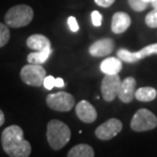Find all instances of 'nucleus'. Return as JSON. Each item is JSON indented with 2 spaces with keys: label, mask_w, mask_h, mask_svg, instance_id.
<instances>
[{
  "label": "nucleus",
  "mask_w": 157,
  "mask_h": 157,
  "mask_svg": "<svg viewBox=\"0 0 157 157\" xmlns=\"http://www.w3.org/2000/svg\"><path fill=\"white\" fill-rule=\"evenodd\" d=\"M1 144L4 152L10 157H28L32 152L30 142L24 138L23 128L17 124L4 128L1 134Z\"/></svg>",
  "instance_id": "nucleus-1"
},
{
  "label": "nucleus",
  "mask_w": 157,
  "mask_h": 157,
  "mask_svg": "<svg viewBox=\"0 0 157 157\" xmlns=\"http://www.w3.org/2000/svg\"><path fill=\"white\" fill-rule=\"evenodd\" d=\"M121 80L118 74L117 75H105L101 83V93L103 99L106 102H111L118 96L121 89Z\"/></svg>",
  "instance_id": "nucleus-7"
},
{
  "label": "nucleus",
  "mask_w": 157,
  "mask_h": 157,
  "mask_svg": "<svg viewBox=\"0 0 157 157\" xmlns=\"http://www.w3.org/2000/svg\"><path fill=\"white\" fill-rule=\"evenodd\" d=\"M136 80L133 77L125 78L124 81H121V89L118 92V98L121 102L130 103L135 98V93H136Z\"/></svg>",
  "instance_id": "nucleus-12"
},
{
  "label": "nucleus",
  "mask_w": 157,
  "mask_h": 157,
  "mask_svg": "<svg viewBox=\"0 0 157 157\" xmlns=\"http://www.w3.org/2000/svg\"><path fill=\"white\" fill-rule=\"evenodd\" d=\"M43 86L47 90H52L55 87V78L52 76H46L45 80H44Z\"/></svg>",
  "instance_id": "nucleus-23"
},
{
  "label": "nucleus",
  "mask_w": 157,
  "mask_h": 157,
  "mask_svg": "<svg viewBox=\"0 0 157 157\" xmlns=\"http://www.w3.org/2000/svg\"><path fill=\"white\" fill-rule=\"evenodd\" d=\"M115 47L114 41L110 38H104L95 41L89 47L90 55L94 57H103L113 52Z\"/></svg>",
  "instance_id": "nucleus-10"
},
{
  "label": "nucleus",
  "mask_w": 157,
  "mask_h": 157,
  "mask_svg": "<svg viewBox=\"0 0 157 157\" xmlns=\"http://www.w3.org/2000/svg\"><path fill=\"white\" fill-rule=\"evenodd\" d=\"M122 68V62L118 57H108L100 64V70L105 75H117Z\"/></svg>",
  "instance_id": "nucleus-15"
},
{
  "label": "nucleus",
  "mask_w": 157,
  "mask_h": 157,
  "mask_svg": "<svg viewBox=\"0 0 157 157\" xmlns=\"http://www.w3.org/2000/svg\"><path fill=\"white\" fill-rule=\"evenodd\" d=\"M145 23L149 28H152V29L157 28V7L153 8V10H151L146 15Z\"/></svg>",
  "instance_id": "nucleus-20"
},
{
  "label": "nucleus",
  "mask_w": 157,
  "mask_h": 157,
  "mask_svg": "<svg viewBox=\"0 0 157 157\" xmlns=\"http://www.w3.org/2000/svg\"><path fill=\"white\" fill-rule=\"evenodd\" d=\"M151 5H152V7H153V8H156V7H157V0H155V1H153V2L151 3Z\"/></svg>",
  "instance_id": "nucleus-28"
},
{
  "label": "nucleus",
  "mask_w": 157,
  "mask_h": 157,
  "mask_svg": "<svg viewBox=\"0 0 157 157\" xmlns=\"http://www.w3.org/2000/svg\"><path fill=\"white\" fill-rule=\"evenodd\" d=\"M27 46L28 48L34 50V51H40V50H45L51 48V42L46 36L41 35V34H34L27 39Z\"/></svg>",
  "instance_id": "nucleus-14"
},
{
  "label": "nucleus",
  "mask_w": 157,
  "mask_h": 157,
  "mask_svg": "<svg viewBox=\"0 0 157 157\" xmlns=\"http://www.w3.org/2000/svg\"><path fill=\"white\" fill-rule=\"evenodd\" d=\"M122 130L121 121L117 118H110L96 128L95 135L100 140L108 141L117 137Z\"/></svg>",
  "instance_id": "nucleus-9"
},
{
  "label": "nucleus",
  "mask_w": 157,
  "mask_h": 157,
  "mask_svg": "<svg viewBox=\"0 0 157 157\" xmlns=\"http://www.w3.org/2000/svg\"><path fill=\"white\" fill-rule=\"evenodd\" d=\"M157 96V91L152 87H142L136 90L135 98L141 102L153 101Z\"/></svg>",
  "instance_id": "nucleus-17"
},
{
  "label": "nucleus",
  "mask_w": 157,
  "mask_h": 157,
  "mask_svg": "<svg viewBox=\"0 0 157 157\" xmlns=\"http://www.w3.org/2000/svg\"><path fill=\"white\" fill-rule=\"evenodd\" d=\"M71 136V128L58 119H52L47 124V141L53 150H60L63 148L70 142Z\"/></svg>",
  "instance_id": "nucleus-2"
},
{
  "label": "nucleus",
  "mask_w": 157,
  "mask_h": 157,
  "mask_svg": "<svg viewBox=\"0 0 157 157\" xmlns=\"http://www.w3.org/2000/svg\"><path fill=\"white\" fill-rule=\"evenodd\" d=\"M97 5L101 6V7H109L114 3L115 0H94Z\"/></svg>",
  "instance_id": "nucleus-25"
},
{
  "label": "nucleus",
  "mask_w": 157,
  "mask_h": 157,
  "mask_svg": "<svg viewBox=\"0 0 157 157\" xmlns=\"http://www.w3.org/2000/svg\"><path fill=\"white\" fill-rule=\"evenodd\" d=\"M157 127L156 115L146 108L139 109L131 121V128L135 132L151 131Z\"/></svg>",
  "instance_id": "nucleus-4"
},
{
  "label": "nucleus",
  "mask_w": 157,
  "mask_h": 157,
  "mask_svg": "<svg viewBox=\"0 0 157 157\" xmlns=\"http://www.w3.org/2000/svg\"><path fill=\"white\" fill-rule=\"evenodd\" d=\"M67 25L71 32H78V25L75 17H70L67 18Z\"/></svg>",
  "instance_id": "nucleus-24"
},
{
  "label": "nucleus",
  "mask_w": 157,
  "mask_h": 157,
  "mask_svg": "<svg viewBox=\"0 0 157 157\" xmlns=\"http://www.w3.org/2000/svg\"><path fill=\"white\" fill-rule=\"evenodd\" d=\"M143 1H145L147 3H152L153 1H155V0H143Z\"/></svg>",
  "instance_id": "nucleus-29"
},
{
  "label": "nucleus",
  "mask_w": 157,
  "mask_h": 157,
  "mask_svg": "<svg viewBox=\"0 0 157 157\" xmlns=\"http://www.w3.org/2000/svg\"><path fill=\"white\" fill-rule=\"evenodd\" d=\"M91 18H92V24L95 27H100L102 24V14L99 11L94 10L91 13Z\"/></svg>",
  "instance_id": "nucleus-22"
},
{
  "label": "nucleus",
  "mask_w": 157,
  "mask_h": 157,
  "mask_svg": "<svg viewBox=\"0 0 157 157\" xmlns=\"http://www.w3.org/2000/svg\"><path fill=\"white\" fill-rule=\"evenodd\" d=\"M128 4L131 6V8L138 12L145 10L149 4V3L143 1V0H128Z\"/></svg>",
  "instance_id": "nucleus-21"
},
{
  "label": "nucleus",
  "mask_w": 157,
  "mask_h": 157,
  "mask_svg": "<svg viewBox=\"0 0 157 157\" xmlns=\"http://www.w3.org/2000/svg\"><path fill=\"white\" fill-rule=\"evenodd\" d=\"M4 121H5V117H4V113H3V111L0 109V127L4 124Z\"/></svg>",
  "instance_id": "nucleus-27"
},
{
  "label": "nucleus",
  "mask_w": 157,
  "mask_h": 157,
  "mask_svg": "<svg viewBox=\"0 0 157 157\" xmlns=\"http://www.w3.org/2000/svg\"><path fill=\"white\" fill-rule=\"evenodd\" d=\"M94 149L87 144H78L73 147L67 153L68 157H94Z\"/></svg>",
  "instance_id": "nucleus-16"
},
{
  "label": "nucleus",
  "mask_w": 157,
  "mask_h": 157,
  "mask_svg": "<svg viewBox=\"0 0 157 157\" xmlns=\"http://www.w3.org/2000/svg\"><path fill=\"white\" fill-rule=\"evenodd\" d=\"M64 81L62 80L61 78H55V87H57V88H62V87H64Z\"/></svg>",
  "instance_id": "nucleus-26"
},
{
  "label": "nucleus",
  "mask_w": 157,
  "mask_h": 157,
  "mask_svg": "<svg viewBox=\"0 0 157 157\" xmlns=\"http://www.w3.org/2000/svg\"><path fill=\"white\" fill-rule=\"evenodd\" d=\"M10 39V32L7 25L0 23V48L4 47Z\"/></svg>",
  "instance_id": "nucleus-19"
},
{
  "label": "nucleus",
  "mask_w": 157,
  "mask_h": 157,
  "mask_svg": "<svg viewBox=\"0 0 157 157\" xmlns=\"http://www.w3.org/2000/svg\"><path fill=\"white\" fill-rule=\"evenodd\" d=\"M51 53H52L51 48H48L45 50H40V51H34L28 55L27 60L29 63L42 64L44 62H46V60L49 58V56Z\"/></svg>",
  "instance_id": "nucleus-18"
},
{
  "label": "nucleus",
  "mask_w": 157,
  "mask_h": 157,
  "mask_svg": "<svg viewBox=\"0 0 157 157\" xmlns=\"http://www.w3.org/2000/svg\"><path fill=\"white\" fill-rule=\"evenodd\" d=\"M131 17L125 12H115L111 21V30L114 34H121L125 32L131 26Z\"/></svg>",
  "instance_id": "nucleus-13"
},
{
  "label": "nucleus",
  "mask_w": 157,
  "mask_h": 157,
  "mask_svg": "<svg viewBox=\"0 0 157 157\" xmlns=\"http://www.w3.org/2000/svg\"><path fill=\"white\" fill-rule=\"evenodd\" d=\"M46 103L49 108L56 111L67 112L74 108L75 98L70 93L67 92H57L54 94H50L47 96Z\"/></svg>",
  "instance_id": "nucleus-6"
},
{
  "label": "nucleus",
  "mask_w": 157,
  "mask_h": 157,
  "mask_svg": "<svg viewBox=\"0 0 157 157\" xmlns=\"http://www.w3.org/2000/svg\"><path fill=\"white\" fill-rule=\"evenodd\" d=\"M46 78V71L42 64H27L21 68V78L25 84L33 87L43 86L44 80Z\"/></svg>",
  "instance_id": "nucleus-5"
},
{
  "label": "nucleus",
  "mask_w": 157,
  "mask_h": 157,
  "mask_svg": "<svg viewBox=\"0 0 157 157\" xmlns=\"http://www.w3.org/2000/svg\"><path fill=\"white\" fill-rule=\"evenodd\" d=\"M152 54H157V43L145 46L144 48L136 52H131L127 49L117 50V57L121 61H124L127 63H135V62L142 60Z\"/></svg>",
  "instance_id": "nucleus-8"
},
{
  "label": "nucleus",
  "mask_w": 157,
  "mask_h": 157,
  "mask_svg": "<svg viewBox=\"0 0 157 157\" xmlns=\"http://www.w3.org/2000/svg\"><path fill=\"white\" fill-rule=\"evenodd\" d=\"M34 17V10L29 5L18 4L12 6L5 13L4 21L8 27L18 29L28 26Z\"/></svg>",
  "instance_id": "nucleus-3"
},
{
  "label": "nucleus",
  "mask_w": 157,
  "mask_h": 157,
  "mask_svg": "<svg viewBox=\"0 0 157 157\" xmlns=\"http://www.w3.org/2000/svg\"><path fill=\"white\" fill-rule=\"evenodd\" d=\"M76 114L80 121L86 124H91L97 119V111L95 107L87 100H82L76 105Z\"/></svg>",
  "instance_id": "nucleus-11"
}]
</instances>
